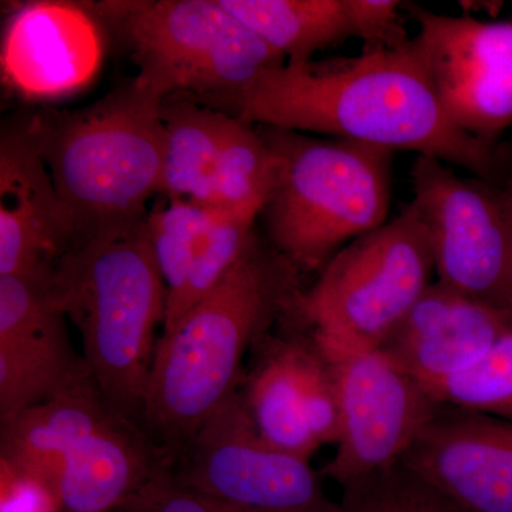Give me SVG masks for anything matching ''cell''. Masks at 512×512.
Here are the masks:
<instances>
[{
	"label": "cell",
	"instance_id": "6da1fadb",
	"mask_svg": "<svg viewBox=\"0 0 512 512\" xmlns=\"http://www.w3.org/2000/svg\"><path fill=\"white\" fill-rule=\"evenodd\" d=\"M212 109L254 126L414 151L485 180L501 181L504 170L497 147L448 119L413 37L355 59L285 63Z\"/></svg>",
	"mask_w": 512,
	"mask_h": 512
},
{
	"label": "cell",
	"instance_id": "7a4b0ae2",
	"mask_svg": "<svg viewBox=\"0 0 512 512\" xmlns=\"http://www.w3.org/2000/svg\"><path fill=\"white\" fill-rule=\"evenodd\" d=\"M298 272L255 232L220 284L164 330L141 416L165 443L187 446L237 392L245 353L288 313Z\"/></svg>",
	"mask_w": 512,
	"mask_h": 512
},
{
	"label": "cell",
	"instance_id": "3957f363",
	"mask_svg": "<svg viewBox=\"0 0 512 512\" xmlns=\"http://www.w3.org/2000/svg\"><path fill=\"white\" fill-rule=\"evenodd\" d=\"M46 285L79 330L84 363L110 409L126 420L141 414L167 305L147 217L77 235Z\"/></svg>",
	"mask_w": 512,
	"mask_h": 512
},
{
	"label": "cell",
	"instance_id": "277c9868",
	"mask_svg": "<svg viewBox=\"0 0 512 512\" xmlns=\"http://www.w3.org/2000/svg\"><path fill=\"white\" fill-rule=\"evenodd\" d=\"M164 101L136 76L90 106L20 121L79 234L147 217L163 187Z\"/></svg>",
	"mask_w": 512,
	"mask_h": 512
},
{
	"label": "cell",
	"instance_id": "5b68a950",
	"mask_svg": "<svg viewBox=\"0 0 512 512\" xmlns=\"http://www.w3.org/2000/svg\"><path fill=\"white\" fill-rule=\"evenodd\" d=\"M258 127L276 161L258 221L268 244L293 268H323L350 242L386 224L394 151Z\"/></svg>",
	"mask_w": 512,
	"mask_h": 512
},
{
	"label": "cell",
	"instance_id": "8992f818",
	"mask_svg": "<svg viewBox=\"0 0 512 512\" xmlns=\"http://www.w3.org/2000/svg\"><path fill=\"white\" fill-rule=\"evenodd\" d=\"M96 10L130 47L138 79L165 100L215 107L286 63L222 0L106 2Z\"/></svg>",
	"mask_w": 512,
	"mask_h": 512
},
{
	"label": "cell",
	"instance_id": "52a82bcc",
	"mask_svg": "<svg viewBox=\"0 0 512 512\" xmlns=\"http://www.w3.org/2000/svg\"><path fill=\"white\" fill-rule=\"evenodd\" d=\"M429 237L412 204L350 242L323 266L289 315L311 329L322 355L380 349L431 284Z\"/></svg>",
	"mask_w": 512,
	"mask_h": 512
},
{
	"label": "cell",
	"instance_id": "ba28073f",
	"mask_svg": "<svg viewBox=\"0 0 512 512\" xmlns=\"http://www.w3.org/2000/svg\"><path fill=\"white\" fill-rule=\"evenodd\" d=\"M413 201L437 281L512 312V181L461 177L450 164L417 156Z\"/></svg>",
	"mask_w": 512,
	"mask_h": 512
},
{
	"label": "cell",
	"instance_id": "9c48e42d",
	"mask_svg": "<svg viewBox=\"0 0 512 512\" xmlns=\"http://www.w3.org/2000/svg\"><path fill=\"white\" fill-rule=\"evenodd\" d=\"M187 487L247 512H339L306 458L266 443L238 390L187 444Z\"/></svg>",
	"mask_w": 512,
	"mask_h": 512
},
{
	"label": "cell",
	"instance_id": "30bf717a",
	"mask_svg": "<svg viewBox=\"0 0 512 512\" xmlns=\"http://www.w3.org/2000/svg\"><path fill=\"white\" fill-rule=\"evenodd\" d=\"M325 357L338 387L339 437L322 476L345 485L402 463L440 404L380 349Z\"/></svg>",
	"mask_w": 512,
	"mask_h": 512
},
{
	"label": "cell",
	"instance_id": "8fae6325",
	"mask_svg": "<svg viewBox=\"0 0 512 512\" xmlns=\"http://www.w3.org/2000/svg\"><path fill=\"white\" fill-rule=\"evenodd\" d=\"M409 10L419 25L414 45L448 119L495 146L512 126V20Z\"/></svg>",
	"mask_w": 512,
	"mask_h": 512
},
{
	"label": "cell",
	"instance_id": "7c38bea8",
	"mask_svg": "<svg viewBox=\"0 0 512 512\" xmlns=\"http://www.w3.org/2000/svg\"><path fill=\"white\" fill-rule=\"evenodd\" d=\"M268 348L239 392L242 403L266 443L309 460L339 437L338 387L332 366L312 336H289Z\"/></svg>",
	"mask_w": 512,
	"mask_h": 512
},
{
	"label": "cell",
	"instance_id": "4fadbf2b",
	"mask_svg": "<svg viewBox=\"0 0 512 512\" xmlns=\"http://www.w3.org/2000/svg\"><path fill=\"white\" fill-rule=\"evenodd\" d=\"M46 276H0V423L60 392L87 370Z\"/></svg>",
	"mask_w": 512,
	"mask_h": 512
},
{
	"label": "cell",
	"instance_id": "5bb4252c",
	"mask_svg": "<svg viewBox=\"0 0 512 512\" xmlns=\"http://www.w3.org/2000/svg\"><path fill=\"white\" fill-rule=\"evenodd\" d=\"M404 466L468 512H512V423L440 406Z\"/></svg>",
	"mask_w": 512,
	"mask_h": 512
},
{
	"label": "cell",
	"instance_id": "9a60e30c",
	"mask_svg": "<svg viewBox=\"0 0 512 512\" xmlns=\"http://www.w3.org/2000/svg\"><path fill=\"white\" fill-rule=\"evenodd\" d=\"M511 330V311L434 281L380 350L427 392L474 365Z\"/></svg>",
	"mask_w": 512,
	"mask_h": 512
},
{
	"label": "cell",
	"instance_id": "2e32d148",
	"mask_svg": "<svg viewBox=\"0 0 512 512\" xmlns=\"http://www.w3.org/2000/svg\"><path fill=\"white\" fill-rule=\"evenodd\" d=\"M79 235L20 124L0 138V276H45Z\"/></svg>",
	"mask_w": 512,
	"mask_h": 512
},
{
	"label": "cell",
	"instance_id": "e0dca14e",
	"mask_svg": "<svg viewBox=\"0 0 512 512\" xmlns=\"http://www.w3.org/2000/svg\"><path fill=\"white\" fill-rule=\"evenodd\" d=\"M286 63L311 62L313 55L343 40H363L369 50L409 42L403 3L394 0H222Z\"/></svg>",
	"mask_w": 512,
	"mask_h": 512
},
{
	"label": "cell",
	"instance_id": "ac0fdd59",
	"mask_svg": "<svg viewBox=\"0 0 512 512\" xmlns=\"http://www.w3.org/2000/svg\"><path fill=\"white\" fill-rule=\"evenodd\" d=\"M165 460L131 420L114 417L64 457L53 491L63 512H110L128 504Z\"/></svg>",
	"mask_w": 512,
	"mask_h": 512
},
{
	"label": "cell",
	"instance_id": "d6986e66",
	"mask_svg": "<svg viewBox=\"0 0 512 512\" xmlns=\"http://www.w3.org/2000/svg\"><path fill=\"white\" fill-rule=\"evenodd\" d=\"M114 417L120 416L110 409L87 369L60 392L3 424L0 460L53 490L67 453Z\"/></svg>",
	"mask_w": 512,
	"mask_h": 512
},
{
	"label": "cell",
	"instance_id": "ffe728a7",
	"mask_svg": "<svg viewBox=\"0 0 512 512\" xmlns=\"http://www.w3.org/2000/svg\"><path fill=\"white\" fill-rule=\"evenodd\" d=\"M165 148L161 195L210 205L212 174L228 114L187 96L164 101Z\"/></svg>",
	"mask_w": 512,
	"mask_h": 512
},
{
	"label": "cell",
	"instance_id": "44dd1931",
	"mask_svg": "<svg viewBox=\"0 0 512 512\" xmlns=\"http://www.w3.org/2000/svg\"><path fill=\"white\" fill-rule=\"evenodd\" d=\"M275 171L274 153L259 127L229 116L212 174L210 207L258 218Z\"/></svg>",
	"mask_w": 512,
	"mask_h": 512
},
{
	"label": "cell",
	"instance_id": "7402d4cb",
	"mask_svg": "<svg viewBox=\"0 0 512 512\" xmlns=\"http://www.w3.org/2000/svg\"><path fill=\"white\" fill-rule=\"evenodd\" d=\"M258 218L218 210L195 255L183 286L168 296L163 328H173L195 303L215 288L237 264L256 232Z\"/></svg>",
	"mask_w": 512,
	"mask_h": 512
},
{
	"label": "cell",
	"instance_id": "603a6c76",
	"mask_svg": "<svg viewBox=\"0 0 512 512\" xmlns=\"http://www.w3.org/2000/svg\"><path fill=\"white\" fill-rule=\"evenodd\" d=\"M217 215V208L210 205L177 198H165L148 211V237L167 286V298L183 286Z\"/></svg>",
	"mask_w": 512,
	"mask_h": 512
},
{
	"label": "cell",
	"instance_id": "cb8c5ba5",
	"mask_svg": "<svg viewBox=\"0 0 512 512\" xmlns=\"http://www.w3.org/2000/svg\"><path fill=\"white\" fill-rule=\"evenodd\" d=\"M440 406L470 410L512 423V330L474 365L427 390Z\"/></svg>",
	"mask_w": 512,
	"mask_h": 512
},
{
	"label": "cell",
	"instance_id": "d4e9b609",
	"mask_svg": "<svg viewBox=\"0 0 512 512\" xmlns=\"http://www.w3.org/2000/svg\"><path fill=\"white\" fill-rule=\"evenodd\" d=\"M339 512H468L403 463L342 485Z\"/></svg>",
	"mask_w": 512,
	"mask_h": 512
},
{
	"label": "cell",
	"instance_id": "484cf974",
	"mask_svg": "<svg viewBox=\"0 0 512 512\" xmlns=\"http://www.w3.org/2000/svg\"><path fill=\"white\" fill-rule=\"evenodd\" d=\"M128 504L137 512H247L192 490L165 463Z\"/></svg>",
	"mask_w": 512,
	"mask_h": 512
},
{
	"label": "cell",
	"instance_id": "4316f807",
	"mask_svg": "<svg viewBox=\"0 0 512 512\" xmlns=\"http://www.w3.org/2000/svg\"><path fill=\"white\" fill-rule=\"evenodd\" d=\"M60 505L49 485L0 460V512H57Z\"/></svg>",
	"mask_w": 512,
	"mask_h": 512
},
{
	"label": "cell",
	"instance_id": "83f0119b",
	"mask_svg": "<svg viewBox=\"0 0 512 512\" xmlns=\"http://www.w3.org/2000/svg\"><path fill=\"white\" fill-rule=\"evenodd\" d=\"M510 180L512 181V175H511V177H510Z\"/></svg>",
	"mask_w": 512,
	"mask_h": 512
}]
</instances>
